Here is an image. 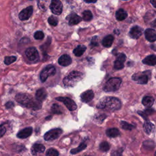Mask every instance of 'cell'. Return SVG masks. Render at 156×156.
<instances>
[{
	"label": "cell",
	"instance_id": "obj_1",
	"mask_svg": "<svg viewBox=\"0 0 156 156\" xmlns=\"http://www.w3.org/2000/svg\"><path fill=\"white\" fill-rule=\"evenodd\" d=\"M98 108L104 109L107 111H115L120 108L121 102L115 97H105L102 98L96 105Z\"/></svg>",
	"mask_w": 156,
	"mask_h": 156
},
{
	"label": "cell",
	"instance_id": "obj_2",
	"mask_svg": "<svg viewBox=\"0 0 156 156\" xmlns=\"http://www.w3.org/2000/svg\"><path fill=\"white\" fill-rule=\"evenodd\" d=\"M15 99L20 104L34 110H38L41 107V102L37 99H33L31 96L26 94H18L15 96Z\"/></svg>",
	"mask_w": 156,
	"mask_h": 156
},
{
	"label": "cell",
	"instance_id": "obj_3",
	"mask_svg": "<svg viewBox=\"0 0 156 156\" xmlns=\"http://www.w3.org/2000/svg\"><path fill=\"white\" fill-rule=\"evenodd\" d=\"M83 78V74L80 72L74 71L71 72L63 80V84L66 87H74Z\"/></svg>",
	"mask_w": 156,
	"mask_h": 156
},
{
	"label": "cell",
	"instance_id": "obj_4",
	"mask_svg": "<svg viewBox=\"0 0 156 156\" xmlns=\"http://www.w3.org/2000/svg\"><path fill=\"white\" fill-rule=\"evenodd\" d=\"M122 80L119 77H113L107 81L103 88L104 90L107 92L115 91L118 90L121 85Z\"/></svg>",
	"mask_w": 156,
	"mask_h": 156
},
{
	"label": "cell",
	"instance_id": "obj_5",
	"mask_svg": "<svg viewBox=\"0 0 156 156\" xmlns=\"http://www.w3.org/2000/svg\"><path fill=\"white\" fill-rule=\"evenodd\" d=\"M56 70L54 66L52 65H48L45 67L40 73V78L42 82H44L46 80V79L52 76H54L55 74Z\"/></svg>",
	"mask_w": 156,
	"mask_h": 156
},
{
	"label": "cell",
	"instance_id": "obj_6",
	"mask_svg": "<svg viewBox=\"0 0 156 156\" xmlns=\"http://www.w3.org/2000/svg\"><path fill=\"white\" fill-rule=\"evenodd\" d=\"M62 133V130L59 128L53 129L48 131L44 135V139L46 141H52L58 138Z\"/></svg>",
	"mask_w": 156,
	"mask_h": 156
},
{
	"label": "cell",
	"instance_id": "obj_7",
	"mask_svg": "<svg viewBox=\"0 0 156 156\" xmlns=\"http://www.w3.org/2000/svg\"><path fill=\"white\" fill-rule=\"evenodd\" d=\"M57 101L62 102L67 108L70 111L75 110L77 108V105L73 100L68 97H57L55 98Z\"/></svg>",
	"mask_w": 156,
	"mask_h": 156
},
{
	"label": "cell",
	"instance_id": "obj_8",
	"mask_svg": "<svg viewBox=\"0 0 156 156\" xmlns=\"http://www.w3.org/2000/svg\"><path fill=\"white\" fill-rule=\"evenodd\" d=\"M49 7H50V9L51 10L52 13H54V15H59L62 12L63 5L61 1L58 0H52L51 1Z\"/></svg>",
	"mask_w": 156,
	"mask_h": 156
},
{
	"label": "cell",
	"instance_id": "obj_9",
	"mask_svg": "<svg viewBox=\"0 0 156 156\" xmlns=\"http://www.w3.org/2000/svg\"><path fill=\"white\" fill-rule=\"evenodd\" d=\"M26 56L32 62H35L39 58L38 52L34 47H30L27 48L25 51Z\"/></svg>",
	"mask_w": 156,
	"mask_h": 156
},
{
	"label": "cell",
	"instance_id": "obj_10",
	"mask_svg": "<svg viewBox=\"0 0 156 156\" xmlns=\"http://www.w3.org/2000/svg\"><path fill=\"white\" fill-rule=\"evenodd\" d=\"M132 78L139 84H146L148 81L149 77L145 72H144L141 73H136L133 75Z\"/></svg>",
	"mask_w": 156,
	"mask_h": 156
},
{
	"label": "cell",
	"instance_id": "obj_11",
	"mask_svg": "<svg viewBox=\"0 0 156 156\" xmlns=\"http://www.w3.org/2000/svg\"><path fill=\"white\" fill-rule=\"evenodd\" d=\"M32 13H33V7L29 6L26 9H23L19 13V18L21 21L27 20L31 16Z\"/></svg>",
	"mask_w": 156,
	"mask_h": 156
},
{
	"label": "cell",
	"instance_id": "obj_12",
	"mask_svg": "<svg viewBox=\"0 0 156 156\" xmlns=\"http://www.w3.org/2000/svg\"><path fill=\"white\" fill-rule=\"evenodd\" d=\"M143 33V29L138 26H135L132 27L129 32V35L130 37L133 39L138 38Z\"/></svg>",
	"mask_w": 156,
	"mask_h": 156
},
{
	"label": "cell",
	"instance_id": "obj_13",
	"mask_svg": "<svg viewBox=\"0 0 156 156\" xmlns=\"http://www.w3.org/2000/svg\"><path fill=\"white\" fill-rule=\"evenodd\" d=\"M72 62L71 57L67 54L62 55L58 60V63L60 65L63 66H67L69 65Z\"/></svg>",
	"mask_w": 156,
	"mask_h": 156
},
{
	"label": "cell",
	"instance_id": "obj_14",
	"mask_svg": "<svg viewBox=\"0 0 156 156\" xmlns=\"http://www.w3.org/2000/svg\"><path fill=\"white\" fill-rule=\"evenodd\" d=\"M94 98V93L92 90H87L83 92L80 95L81 101L83 102H88L91 101Z\"/></svg>",
	"mask_w": 156,
	"mask_h": 156
},
{
	"label": "cell",
	"instance_id": "obj_15",
	"mask_svg": "<svg viewBox=\"0 0 156 156\" xmlns=\"http://www.w3.org/2000/svg\"><path fill=\"white\" fill-rule=\"evenodd\" d=\"M146 38L151 42H154L156 40V32L153 29H147L144 32Z\"/></svg>",
	"mask_w": 156,
	"mask_h": 156
},
{
	"label": "cell",
	"instance_id": "obj_16",
	"mask_svg": "<svg viewBox=\"0 0 156 156\" xmlns=\"http://www.w3.org/2000/svg\"><path fill=\"white\" fill-rule=\"evenodd\" d=\"M32 133V128L31 127H26L21 130H20L18 133H17V137L19 138H26L29 136Z\"/></svg>",
	"mask_w": 156,
	"mask_h": 156
},
{
	"label": "cell",
	"instance_id": "obj_17",
	"mask_svg": "<svg viewBox=\"0 0 156 156\" xmlns=\"http://www.w3.org/2000/svg\"><path fill=\"white\" fill-rule=\"evenodd\" d=\"M36 99L40 102L43 101L47 97V92L46 90L43 88H41L39 90H38L35 94Z\"/></svg>",
	"mask_w": 156,
	"mask_h": 156
},
{
	"label": "cell",
	"instance_id": "obj_18",
	"mask_svg": "<svg viewBox=\"0 0 156 156\" xmlns=\"http://www.w3.org/2000/svg\"><path fill=\"white\" fill-rule=\"evenodd\" d=\"M67 18H68L69 24L71 26L77 24L79 23L82 20L81 18L76 13H71Z\"/></svg>",
	"mask_w": 156,
	"mask_h": 156
},
{
	"label": "cell",
	"instance_id": "obj_19",
	"mask_svg": "<svg viewBox=\"0 0 156 156\" xmlns=\"http://www.w3.org/2000/svg\"><path fill=\"white\" fill-rule=\"evenodd\" d=\"M45 147L41 144H34L31 148V152L33 155H37L38 153H42L44 151Z\"/></svg>",
	"mask_w": 156,
	"mask_h": 156
},
{
	"label": "cell",
	"instance_id": "obj_20",
	"mask_svg": "<svg viewBox=\"0 0 156 156\" xmlns=\"http://www.w3.org/2000/svg\"><path fill=\"white\" fill-rule=\"evenodd\" d=\"M114 40V37L112 35H107L102 41V44L105 48H110Z\"/></svg>",
	"mask_w": 156,
	"mask_h": 156
},
{
	"label": "cell",
	"instance_id": "obj_21",
	"mask_svg": "<svg viewBox=\"0 0 156 156\" xmlns=\"http://www.w3.org/2000/svg\"><path fill=\"white\" fill-rule=\"evenodd\" d=\"M143 63L144 64L149 65V66H154L156 63V57L155 55H150L147 56L143 60Z\"/></svg>",
	"mask_w": 156,
	"mask_h": 156
},
{
	"label": "cell",
	"instance_id": "obj_22",
	"mask_svg": "<svg viewBox=\"0 0 156 156\" xmlns=\"http://www.w3.org/2000/svg\"><path fill=\"white\" fill-rule=\"evenodd\" d=\"M127 16V13L126 11H125L122 9H119L118 11L116 12L115 17L117 20L118 21H122L125 20Z\"/></svg>",
	"mask_w": 156,
	"mask_h": 156
},
{
	"label": "cell",
	"instance_id": "obj_23",
	"mask_svg": "<svg viewBox=\"0 0 156 156\" xmlns=\"http://www.w3.org/2000/svg\"><path fill=\"white\" fill-rule=\"evenodd\" d=\"M154 102V99L149 96H144L142 99V104L146 107H151Z\"/></svg>",
	"mask_w": 156,
	"mask_h": 156
},
{
	"label": "cell",
	"instance_id": "obj_24",
	"mask_svg": "<svg viewBox=\"0 0 156 156\" xmlns=\"http://www.w3.org/2000/svg\"><path fill=\"white\" fill-rule=\"evenodd\" d=\"M106 135L108 137L115 138L119 136L120 135V132L119 130L116 128H111L106 130Z\"/></svg>",
	"mask_w": 156,
	"mask_h": 156
},
{
	"label": "cell",
	"instance_id": "obj_25",
	"mask_svg": "<svg viewBox=\"0 0 156 156\" xmlns=\"http://www.w3.org/2000/svg\"><path fill=\"white\" fill-rule=\"evenodd\" d=\"M87 48L86 46H85L84 45H79L78 46H77L74 50H73V53L74 54V55L77 57H80L82 55H83V54L84 53V52L85 51Z\"/></svg>",
	"mask_w": 156,
	"mask_h": 156
},
{
	"label": "cell",
	"instance_id": "obj_26",
	"mask_svg": "<svg viewBox=\"0 0 156 156\" xmlns=\"http://www.w3.org/2000/svg\"><path fill=\"white\" fill-rule=\"evenodd\" d=\"M143 129L147 134H151L154 130V125L149 121L145 122L143 125Z\"/></svg>",
	"mask_w": 156,
	"mask_h": 156
},
{
	"label": "cell",
	"instance_id": "obj_27",
	"mask_svg": "<svg viewBox=\"0 0 156 156\" xmlns=\"http://www.w3.org/2000/svg\"><path fill=\"white\" fill-rule=\"evenodd\" d=\"M87 147V144L84 143H81L76 148H74V149H72L71 151H70V153L72 154H76L83 150H84Z\"/></svg>",
	"mask_w": 156,
	"mask_h": 156
},
{
	"label": "cell",
	"instance_id": "obj_28",
	"mask_svg": "<svg viewBox=\"0 0 156 156\" xmlns=\"http://www.w3.org/2000/svg\"><path fill=\"white\" fill-rule=\"evenodd\" d=\"M82 17H83V20L84 21H89L93 18V15H92V13L91 12V11L87 10H85L82 13Z\"/></svg>",
	"mask_w": 156,
	"mask_h": 156
},
{
	"label": "cell",
	"instance_id": "obj_29",
	"mask_svg": "<svg viewBox=\"0 0 156 156\" xmlns=\"http://www.w3.org/2000/svg\"><path fill=\"white\" fill-rule=\"evenodd\" d=\"M51 111L52 113H56V114H61L63 112V109L61 107V106L58 105V104H54L52 105L51 107Z\"/></svg>",
	"mask_w": 156,
	"mask_h": 156
},
{
	"label": "cell",
	"instance_id": "obj_30",
	"mask_svg": "<svg viewBox=\"0 0 156 156\" xmlns=\"http://www.w3.org/2000/svg\"><path fill=\"white\" fill-rule=\"evenodd\" d=\"M110 149V145L107 141L102 142L99 145V149L102 152H107Z\"/></svg>",
	"mask_w": 156,
	"mask_h": 156
},
{
	"label": "cell",
	"instance_id": "obj_31",
	"mask_svg": "<svg viewBox=\"0 0 156 156\" xmlns=\"http://www.w3.org/2000/svg\"><path fill=\"white\" fill-rule=\"evenodd\" d=\"M48 22L51 26H55L58 24V19L54 16H51L48 19Z\"/></svg>",
	"mask_w": 156,
	"mask_h": 156
},
{
	"label": "cell",
	"instance_id": "obj_32",
	"mask_svg": "<svg viewBox=\"0 0 156 156\" xmlns=\"http://www.w3.org/2000/svg\"><path fill=\"white\" fill-rule=\"evenodd\" d=\"M16 60V57L15 56H7L5 57L4 59V63L5 65H10L14 62H15Z\"/></svg>",
	"mask_w": 156,
	"mask_h": 156
},
{
	"label": "cell",
	"instance_id": "obj_33",
	"mask_svg": "<svg viewBox=\"0 0 156 156\" xmlns=\"http://www.w3.org/2000/svg\"><path fill=\"white\" fill-rule=\"evenodd\" d=\"M120 125H121V127L124 129V130H131L133 126L131 124H130L129 123L126 122V121H121V123H120Z\"/></svg>",
	"mask_w": 156,
	"mask_h": 156
},
{
	"label": "cell",
	"instance_id": "obj_34",
	"mask_svg": "<svg viewBox=\"0 0 156 156\" xmlns=\"http://www.w3.org/2000/svg\"><path fill=\"white\" fill-rule=\"evenodd\" d=\"M58 152L54 149V148H50L46 151V156H58Z\"/></svg>",
	"mask_w": 156,
	"mask_h": 156
},
{
	"label": "cell",
	"instance_id": "obj_35",
	"mask_svg": "<svg viewBox=\"0 0 156 156\" xmlns=\"http://www.w3.org/2000/svg\"><path fill=\"white\" fill-rule=\"evenodd\" d=\"M44 33L40 30H38V31L35 32L34 34V38L36 40H42L44 38Z\"/></svg>",
	"mask_w": 156,
	"mask_h": 156
},
{
	"label": "cell",
	"instance_id": "obj_36",
	"mask_svg": "<svg viewBox=\"0 0 156 156\" xmlns=\"http://www.w3.org/2000/svg\"><path fill=\"white\" fill-rule=\"evenodd\" d=\"M124 63L118 61V60H115V63H114V68L116 69H121L124 68Z\"/></svg>",
	"mask_w": 156,
	"mask_h": 156
},
{
	"label": "cell",
	"instance_id": "obj_37",
	"mask_svg": "<svg viewBox=\"0 0 156 156\" xmlns=\"http://www.w3.org/2000/svg\"><path fill=\"white\" fill-rule=\"evenodd\" d=\"M126 56L123 53H119L117 55V58L116 60H118L122 63H124V62L126 61Z\"/></svg>",
	"mask_w": 156,
	"mask_h": 156
},
{
	"label": "cell",
	"instance_id": "obj_38",
	"mask_svg": "<svg viewBox=\"0 0 156 156\" xmlns=\"http://www.w3.org/2000/svg\"><path fill=\"white\" fill-rule=\"evenodd\" d=\"M122 148H119L118 150L114 151L111 153V155L110 156H122Z\"/></svg>",
	"mask_w": 156,
	"mask_h": 156
},
{
	"label": "cell",
	"instance_id": "obj_39",
	"mask_svg": "<svg viewBox=\"0 0 156 156\" xmlns=\"http://www.w3.org/2000/svg\"><path fill=\"white\" fill-rule=\"evenodd\" d=\"M98 37L97 36H95L94 37H93L91 41V46H93V47H94V46H97L98 45Z\"/></svg>",
	"mask_w": 156,
	"mask_h": 156
},
{
	"label": "cell",
	"instance_id": "obj_40",
	"mask_svg": "<svg viewBox=\"0 0 156 156\" xmlns=\"http://www.w3.org/2000/svg\"><path fill=\"white\" fill-rule=\"evenodd\" d=\"M6 132V129L4 126H0V138Z\"/></svg>",
	"mask_w": 156,
	"mask_h": 156
},
{
	"label": "cell",
	"instance_id": "obj_41",
	"mask_svg": "<svg viewBox=\"0 0 156 156\" xmlns=\"http://www.w3.org/2000/svg\"><path fill=\"white\" fill-rule=\"evenodd\" d=\"M13 105H14L13 102H11V101H9L5 104V107L7 108H10L13 107Z\"/></svg>",
	"mask_w": 156,
	"mask_h": 156
},
{
	"label": "cell",
	"instance_id": "obj_42",
	"mask_svg": "<svg viewBox=\"0 0 156 156\" xmlns=\"http://www.w3.org/2000/svg\"><path fill=\"white\" fill-rule=\"evenodd\" d=\"M151 4H152V5H153V6L154 7H156V1H151Z\"/></svg>",
	"mask_w": 156,
	"mask_h": 156
},
{
	"label": "cell",
	"instance_id": "obj_43",
	"mask_svg": "<svg viewBox=\"0 0 156 156\" xmlns=\"http://www.w3.org/2000/svg\"><path fill=\"white\" fill-rule=\"evenodd\" d=\"M86 2H87V3H90V2H91V3H93V2H96V1H85Z\"/></svg>",
	"mask_w": 156,
	"mask_h": 156
}]
</instances>
